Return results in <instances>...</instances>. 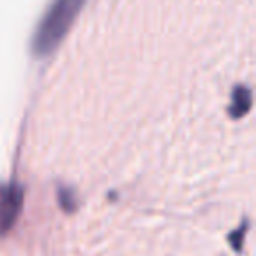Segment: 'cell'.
Segmentation results:
<instances>
[{"instance_id":"1","label":"cell","mask_w":256,"mask_h":256,"mask_svg":"<svg viewBox=\"0 0 256 256\" xmlns=\"http://www.w3.org/2000/svg\"><path fill=\"white\" fill-rule=\"evenodd\" d=\"M82 6L84 0H51L32 37V51L36 56H48L56 50Z\"/></svg>"},{"instance_id":"2","label":"cell","mask_w":256,"mask_h":256,"mask_svg":"<svg viewBox=\"0 0 256 256\" xmlns=\"http://www.w3.org/2000/svg\"><path fill=\"white\" fill-rule=\"evenodd\" d=\"M23 207V188L16 182H0V235H6Z\"/></svg>"},{"instance_id":"3","label":"cell","mask_w":256,"mask_h":256,"mask_svg":"<svg viewBox=\"0 0 256 256\" xmlns=\"http://www.w3.org/2000/svg\"><path fill=\"white\" fill-rule=\"evenodd\" d=\"M252 106V93L246 86H238L235 88L234 95H232V104H230V114L232 118H240L244 114H248V110Z\"/></svg>"}]
</instances>
